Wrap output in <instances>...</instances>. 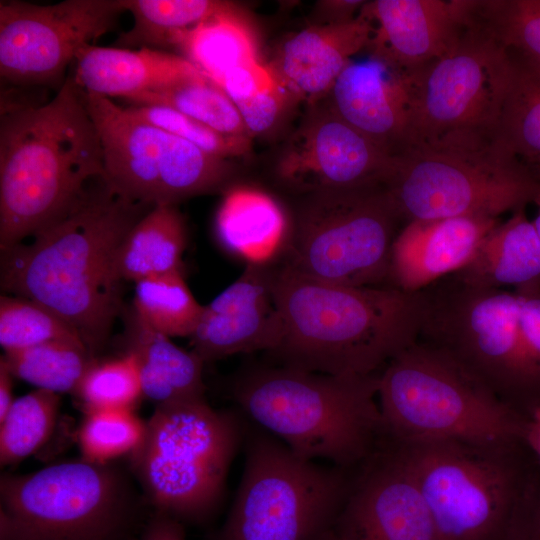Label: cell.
I'll return each instance as SVG.
<instances>
[{
    "label": "cell",
    "instance_id": "22",
    "mask_svg": "<svg viewBox=\"0 0 540 540\" xmlns=\"http://www.w3.org/2000/svg\"><path fill=\"white\" fill-rule=\"evenodd\" d=\"M372 32L362 9L348 22L310 26L283 44L271 68L288 92L316 102L329 94L351 57L367 48Z\"/></svg>",
    "mask_w": 540,
    "mask_h": 540
},
{
    "label": "cell",
    "instance_id": "33",
    "mask_svg": "<svg viewBox=\"0 0 540 540\" xmlns=\"http://www.w3.org/2000/svg\"><path fill=\"white\" fill-rule=\"evenodd\" d=\"M132 308L147 325L170 338L190 337L203 310L182 271L135 282Z\"/></svg>",
    "mask_w": 540,
    "mask_h": 540
},
{
    "label": "cell",
    "instance_id": "13",
    "mask_svg": "<svg viewBox=\"0 0 540 540\" xmlns=\"http://www.w3.org/2000/svg\"><path fill=\"white\" fill-rule=\"evenodd\" d=\"M82 94L102 143V178L124 198L176 205L221 188L231 176L227 159L135 118L107 97Z\"/></svg>",
    "mask_w": 540,
    "mask_h": 540
},
{
    "label": "cell",
    "instance_id": "18",
    "mask_svg": "<svg viewBox=\"0 0 540 540\" xmlns=\"http://www.w3.org/2000/svg\"><path fill=\"white\" fill-rule=\"evenodd\" d=\"M343 516L358 540H438L419 488L383 439L356 469Z\"/></svg>",
    "mask_w": 540,
    "mask_h": 540
},
{
    "label": "cell",
    "instance_id": "11",
    "mask_svg": "<svg viewBox=\"0 0 540 540\" xmlns=\"http://www.w3.org/2000/svg\"><path fill=\"white\" fill-rule=\"evenodd\" d=\"M307 197L283 266L336 284L388 286L392 247L404 221L384 187Z\"/></svg>",
    "mask_w": 540,
    "mask_h": 540
},
{
    "label": "cell",
    "instance_id": "32",
    "mask_svg": "<svg viewBox=\"0 0 540 540\" xmlns=\"http://www.w3.org/2000/svg\"><path fill=\"white\" fill-rule=\"evenodd\" d=\"M95 358L83 344L54 341L5 351L0 360L36 389L74 394Z\"/></svg>",
    "mask_w": 540,
    "mask_h": 540
},
{
    "label": "cell",
    "instance_id": "39",
    "mask_svg": "<svg viewBox=\"0 0 540 540\" xmlns=\"http://www.w3.org/2000/svg\"><path fill=\"white\" fill-rule=\"evenodd\" d=\"M126 110L135 118L186 140L203 151L223 159L244 155L250 140L221 134L175 109L161 105L132 104Z\"/></svg>",
    "mask_w": 540,
    "mask_h": 540
},
{
    "label": "cell",
    "instance_id": "45",
    "mask_svg": "<svg viewBox=\"0 0 540 540\" xmlns=\"http://www.w3.org/2000/svg\"><path fill=\"white\" fill-rule=\"evenodd\" d=\"M13 378L14 376L0 360V419L6 415L16 399L13 394Z\"/></svg>",
    "mask_w": 540,
    "mask_h": 540
},
{
    "label": "cell",
    "instance_id": "37",
    "mask_svg": "<svg viewBox=\"0 0 540 540\" xmlns=\"http://www.w3.org/2000/svg\"><path fill=\"white\" fill-rule=\"evenodd\" d=\"M146 422L133 410L85 412L78 430L81 458L108 465L124 456L130 457L142 444Z\"/></svg>",
    "mask_w": 540,
    "mask_h": 540
},
{
    "label": "cell",
    "instance_id": "21",
    "mask_svg": "<svg viewBox=\"0 0 540 540\" xmlns=\"http://www.w3.org/2000/svg\"><path fill=\"white\" fill-rule=\"evenodd\" d=\"M326 97L343 120L390 154L406 145L412 119L408 75L372 58L351 61Z\"/></svg>",
    "mask_w": 540,
    "mask_h": 540
},
{
    "label": "cell",
    "instance_id": "46",
    "mask_svg": "<svg viewBox=\"0 0 540 540\" xmlns=\"http://www.w3.org/2000/svg\"><path fill=\"white\" fill-rule=\"evenodd\" d=\"M322 540H358V538L342 514L335 526Z\"/></svg>",
    "mask_w": 540,
    "mask_h": 540
},
{
    "label": "cell",
    "instance_id": "9",
    "mask_svg": "<svg viewBox=\"0 0 540 540\" xmlns=\"http://www.w3.org/2000/svg\"><path fill=\"white\" fill-rule=\"evenodd\" d=\"M244 418V470L218 540H322L343 514L356 469L302 458Z\"/></svg>",
    "mask_w": 540,
    "mask_h": 540
},
{
    "label": "cell",
    "instance_id": "10",
    "mask_svg": "<svg viewBox=\"0 0 540 540\" xmlns=\"http://www.w3.org/2000/svg\"><path fill=\"white\" fill-rule=\"evenodd\" d=\"M244 424L240 411L216 410L206 398L156 405L129 459L158 513L197 522L218 508Z\"/></svg>",
    "mask_w": 540,
    "mask_h": 540
},
{
    "label": "cell",
    "instance_id": "4",
    "mask_svg": "<svg viewBox=\"0 0 540 540\" xmlns=\"http://www.w3.org/2000/svg\"><path fill=\"white\" fill-rule=\"evenodd\" d=\"M379 374L338 376L254 363L235 376L231 394L243 416L300 457L353 470L382 438Z\"/></svg>",
    "mask_w": 540,
    "mask_h": 540
},
{
    "label": "cell",
    "instance_id": "12",
    "mask_svg": "<svg viewBox=\"0 0 540 540\" xmlns=\"http://www.w3.org/2000/svg\"><path fill=\"white\" fill-rule=\"evenodd\" d=\"M129 488L111 464L83 458L0 480L1 540H114Z\"/></svg>",
    "mask_w": 540,
    "mask_h": 540
},
{
    "label": "cell",
    "instance_id": "31",
    "mask_svg": "<svg viewBox=\"0 0 540 540\" xmlns=\"http://www.w3.org/2000/svg\"><path fill=\"white\" fill-rule=\"evenodd\" d=\"M512 73L495 134L517 157L540 162V70L509 53Z\"/></svg>",
    "mask_w": 540,
    "mask_h": 540
},
{
    "label": "cell",
    "instance_id": "25",
    "mask_svg": "<svg viewBox=\"0 0 540 540\" xmlns=\"http://www.w3.org/2000/svg\"><path fill=\"white\" fill-rule=\"evenodd\" d=\"M75 84L86 93L126 100L195 67L188 59L148 48L84 46L77 53Z\"/></svg>",
    "mask_w": 540,
    "mask_h": 540
},
{
    "label": "cell",
    "instance_id": "42",
    "mask_svg": "<svg viewBox=\"0 0 540 540\" xmlns=\"http://www.w3.org/2000/svg\"><path fill=\"white\" fill-rule=\"evenodd\" d=\"M140 540H186L180 521L162 513H156L143 532Z\"/></svg>",
    "mask_w": 540,
    "mask_h": 540
},
{
    "label": "cell",
    "instance_id": "43",
    "mask_svg": "<svg viewBox=\"0 0 540 540\" xmlns=\"http://www.w3.org/2000/svg\"><path fill=\"white\" fill-rule=\"evenodd\" d=\"M521 416V439L540 464V408L530 410Z\"/></svg>",
    "mask_w": 540,
    "mask_h": 540
},
{
    "label": "cell",
    "instance_id": "3",
    "mask_svg": "<svg viewBox=\"0 0 540 540\" xmlns=\"http://www.w3.org/2000/svg\"><path fill=\"white\" fill-rule=\"evenodd\" d=\"M103 175L102 143L71 76L45 104H5L0 118V250L62 218Z\"/></svg>",
    "mask_w": 540,
    "mask_h": 540
},
{
    "label": "cell",
    "instance_id": "15",
    "mask_svg": "<svg viewBox=\"0 0 540 540\" xmlns=\"http://www.w3.org/2000/svg\"><path fill=\"white\" fill-rule=\"evenodd\" d=\"M123 0H65L52 5L0 2V75L15 86L63 75L79 50L115 27Z\"/></svg>",
    "mask_w": 540,
    "mask_h": 540
},
{
    "label": "cell",
    "instance_id": "47",
    "mask_svg": "<svg viewBox=\"0 0 540 540\" xmlns=\"http://www.w3.org/2000/svg\"><path fill=\"white\" fill-rule=\"evenodd\" d=\"M533 203L537 207V215H536L535 219L532 222H533L534 227H535V229H536V231L538 233V236L540 238V191L537 194V196L535 197Z\"/></svg>",
    "mask_w": 540,
    "mask_h": 540
},
{
    "label": "cell",
    "instance_id": "35",
    "mask_svg": "<svg viewBox=\"0 0 540 540\" xmlns=\"http://www.w3.org/2000/svg\"><path fill=\"white\" fill-rule=\"evenodd\" d=\"M472 12L509 53L540 70V0H473Z\"/></svg>",
    "mask_w": 540,
    "mask_h": 540
},
{
    "label": "cell",
    "instance_id": "38",
    "mask_svg": "<svg viewBox=\"0 0 540 540\" xmlns=\"http://www.w3.org/2000/svg\"><path fill=\"white\" fill-rule=\"evenodd\" d=\"M74 394L84 413L100 410H133L144 398L134 359L120 357L91 363Z\"/></svg>",
    "mask_w": 540,
    "mask_h": 540
},
{
    "label": "cell",
    "instance_id": "36",
    "mask_svg": "<svg viewBox=\"0 0 540 540\" xmlns=\"http://www.w3.org/2000/svg\"><path fill=\"white\" fill-rule=\"evenodd\" d=\"M54 341L85 345L79 333L45 305L14 295L0 296V345L4 352Z\"/></svg>",
    "mask_w": 540,
    "mask_h": 540
},
{
    "label": "cell",
    "instance_id": "2",
    "mask_svg": "<svg viewBox=\"0 0 540 540\" xmlns=\"http://www.w3.org/2000/svg\"><path fill=\"white\" fill-rule=\"evenodd\" d=\"M282 319L268 363L338 376L379 374L418 340L420 291L356 287L275 269Z\"/></svg>",
    "mask_w": 540,
    "mask_h": 540
},
{
    "label": "cell",
    "instance_id": "20",
    "mask_svg": "<svg viewBox=\"0 0 540 540\" xmlns=\"http://www.w3.org/2000/svg\"><path fill=\"white\" fill-rule=\"evenodd\" d=\"M500 222L459 216L406 223L393 243L388 286L415 293L460 271Z\"/></svg>",
    "mask_w": 540,
    "mask_h": 540
},
{
    "label": "cell",
    "instance_id": "23",
    "mask_svg": "<svg viewBox=\"0 0 540 540\" xmlns=\"http://www.w3.org/2000/svg\"><path fill=\"white\" fill-rule=\"evenodd\" d=\"M124 348L135 361L144 397L156 405L205 398L204 361L151 328L133 308L125 314Z\"/></svg>",
    "mask_w": 540,
    "mask_h": 540
},
{
    "label": "cell",
    "instance_id": "7",
    "mask_svg": "<svg viewBox=\"0 0 540 540\" xmlns=\"http://www.w3.org/2000/svg\"><path fill=\"white\" fill-rule=\"evenodd\" d=\"M382 438L399 443L521 440L522 416L435 348L416 341L380 372Z\"/></svg>",
    "mask_w": 540,
    "mask_h": 540
},
{
    "label": "cell",
    "instance_id": "6",
    "mask_svg": "<svg viewBox=\"0 0 540 540\" xmlns=\"http://www.w3.org/2000/svg\"><path fill=\"white\" fill-rule=\"evenodd\" d=\"M384 184L404 224L525 209L540 180L494 131L462 130L407 143Z\"/></svg>",
    "mask_w": 540,
    "mask_h": 540
},
{
    "label": "cell",
    "instance_id": "5",
    "mask_svg": "<svg viewBox=\"0 0 540 540\" xmlns=\"http://www.w3.org/2000/svg\"><path fill=\"white\" fill-rule=\"evenodd\" d=\"M418 341L444 353L519 414L540 408V293L468 286L421 291Z\"/></svg>",
    "mask_w": 540,
    "mask_h": 540
},
{
    "label": "cell",
    "instance_id": "17",
    "mask_svg": "<svg viewBox=\"0 0 540 540\" xmlns=\"http://www.w3.org/2000/svg\"><path fill=\"white\" fill-rule=\"evenodd\" d=\"M274 273L270 265L247 264L242 274L203 310L190 336L192 351L211 362L235 354L269 353L282 337Z\"/></svg>",
    "mask_w": 540,
    "mask_h": 540
},
{
    "label": "cell",
    "instance_id": "24",
    "mask_svg": "<svg viewBox=\"0 0 540 540\" xmlns=\"http://www.w3.org/2000/svg\"><path fill=\"white\" fill-rule=\"evenodd\" d=\"M452 276L476 288L540 293V238L525 209L494 227L471 261Z\"/></svg>",
    "mask_w": 540,
    "mask_h": 540
},
{
    "label": "cell",
    "instance_id": "16",
    "mask_svg": "<svg viewBox=\"0 0 540 540\" xmlns=\"http://www.w3.org/2000/svg\"><path fill=\"white\" fill-rule=\"evenodd\" d=\"M395 156L343 120L317 106L290 136L276 165L279 182L313 195L384 186Z\"/></svg>",
    "mask_w": 540,
    "mask_h": 540
},
{
    "label": "cell",
    "instance_id": "30",
    "mask_svg": "<svg viewBox=\"0 0 540 540\" xmlns=\"http://www.w3.org/2000/svg\"><path fill=\"white\" fill-rule=\"evenodd\" d=\"M133 26L121 33L118 48L159 50L178 45L184 33L233 4L216 0H123Z\"/></svg>",
    "mask_w": 540,
    "mask_h": 540
},
{
    "label": "cell",
    "instance_id": "34",
    "mask_svg": "<svg viewBox=\"0 0 540 540\" xmlns=\"http://www.w3.org/2000/svg\"><path fill=\"white\" fill-rule=\"evenodd\" d=\"M59 406V394L42 389L15 399L0 419L2 467L26 459L49 440L57 422Z\"/></svg>",
    "mask_w": 540,
    "mask_h": 540
},
{
    "label": "cell",
    "instance_id": "8",
    "mask_svg": "<svg viewBox=\"0 0 540 540\" xmlns=\"http://www.w3.org/2000/svg\"><path fill=\"white\" fill-rule=\"evenodd\" d=\"M383 440L411 475L438 540H505L534 456L521 440Z\"/></svg>",
    "mask_w": 540,
    "mask_h": 540
},
{
    "label": "cell",
    "instance_id": "14",
    "mask_svg": "<svg viewBox=\"0 0 540 540\" xmlns=\"http://www.w3.org/2000/svg\"><path fill=\"white\" fill-rule=\"evenodd\" d=\"M453 46L410 77L407 143L442 134L494 131L512 73L507 49L472 12ZM406 143V144H407Z\"/></svg>",
    "mask_w": 540,
    "mask_h": 540
},
{
    "label": "cell",
    "instance_id": "29",
    "mask_svg": "<svg viewBox=\"0 0 540 540\" xmlns=\"http://www.w3.org/2000/svg\"><path fill=\"white\" fill-rule=\"evenodd\" d=\"M177 47L213 81L258 60L253 32L234 5L184 33Z\"/></svg>",
    "mask_w": 540,
    "mask_h": 540
},
{
    "label": "cell",
    "instance_id": "27",
    "mask_svg": "<svg viewBox=\"0 0 540 540\" xmlns=\"http://www.w3.org/2000/svg\"><path fill=\"white\" fill-rule=\"evenodd\" d=\"M186 241L185 222L176 205L153 206L120 244L115 260L117 278L135 283L182 271Z\"/></svg>",
    "mask_w": 540,
    "mask_h": 540
},
{
    "label": "cell",
    "instance_id": "26",
    "mask_svg": "<svg viewBox=\"0 0 540 540\" xmlns=\"http://www.w3.org/2000/svg\"><path fill=\"white\" fill-rule=\"evenodd\" d=\"M291 228L281 205L266 192L235 186L225 192L215 217L221 247L247 264L270 265L285 252Z\"/></svg>",
    "mask_w": 540,
    "mask_h": 540
},
{
    "label": "cell",
    "instance_id": "48",
    "mask_svg": "<svg viewBox=\"0 0 540 540\" xmlns=\"http://www.w3.org/2000/svg\"><path fill=\"white\" fill-rule=\"evenodd\" d=\"M537 165L540 166V162Z\"/></svg>",
    "mask_w": 540,
    "mask_h": 540
},
{
    "label": "cell",
    "instance_id": "41",
    "mask_svg": "<svg viewBox=\"0 0 540 540\" xmlns=\"http://www.w3.org/2000/svg\"><path fill=\"white\" fill-rule=\"evenodd\" d=\"M505 540H540V464L534 459Z\"/></svg>",
    "mask_w": 540,
    "mask_h": 540
},
{
    "label": "cell",
    "instance_id": "28",
    "mask_svg": "<svg viewBox=\"0 0 540 540\" xmlns=\"http://www.w3.org/2000/svg\"><path fill=\"white\" fill-rule=\"evenodd\" d=\"M127 101L137 105L166 106L221 134L251 139L227 94L196 66Z\"/></svg>",
    "mask_w": 540,
    "mask_h": 540
},
{
    "label": "cell",
    "instance_id": "1",
    "mask_svg": "<svg viewBox=\"0 0 540 540\" xmlns=\"http://www.w3.org/2000/svg\"><path fill=\"white\" fill-rule=\"evenodd\" d=\"M152 207L124 198L102 177L94 180L69 212L30 244L1 250L2 291L54 311L96 357L122 310V282L115 273L119 246Z\"/></svg>",
    "mask_w": 540,
    "mask_h": 540
},
{
    "label": "cell",
    "instance_id": "19",
    "mask_svg": "<svg viewBox=\"0 0 540 540\" xmlns=\"http://www.w3.org/2000/svg\"><path fill=\"white\" fill-rule=\"evenodd\" d=\"M472 0H375L362 12L373 32L366 50L391 70L412 75L444 55L469 18Z\"/></svg>",
    "mask_w": 540,
    "mask_h": 540
},
{
    "label": "cell",
    "instance_id": "40",
    "mask_svg": "<svg viewBox=\"0 0 540 540\" xmlns=\"http://www.w3.org/2000/svg\"><path fill=\"white\" fill-rule=\"evenodd\" d=\"M286 92L277 77L235 104L251 138L274 125L283 109Z\"/></svg>",
    "mask_w": 540,
    "mask_h": 540
},
{
    "label": "cell",
    "instance_id": "44",
    "mask_svg": "<svg viewBox=\"0 0 540 540\" xmlns=\"http://www.w3.org/2000/svg\"><path fill=\"white\" fill-rule=\"evenodd\" d=\"M321 12L329 18L328 23L348 22L355 19L366 1L345 0V1H323Z\"/></svg>",
    "mask_w": 540,
    "mask_h": 540
}]
</instances>
